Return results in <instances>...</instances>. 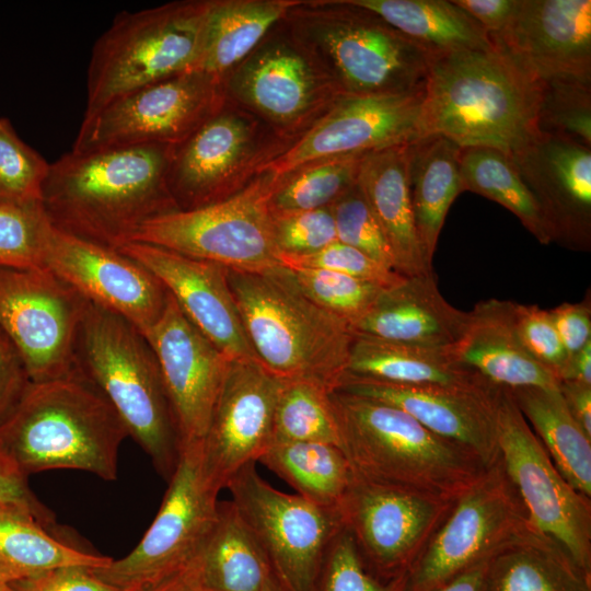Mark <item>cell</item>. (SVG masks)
<instances>
[{
  "label": "cell",
  "instance_id": "1",
  "mask_svg": "<svg viewBox=\"0 0 591 591\" xmlns=\"http://www.w3.org/2000/svg\"><path fill=\"white\" fill-rule=\"evenodd\" d=\"M173 146L65 153L49 163L42 206L50 224L117 250L147 221L178 210L167 187Z\"/></svg>",
  "mask_w": 591,
  "mask_h": 591
},
{
  "label": "cell",
  "instance_id": "2",
  "mask_svg": "<svg viewBox=\"0 0 591 591\" xmlns=\"http://www.w3.org/2000/svg\"><path fill=\"white\" fill-rule=\"evenodd\" d=\"M540 94V82L497 46L431 57L422 103L425 135L512 155L541 134Z\"/></svg>",
  "mask_w": 591,
  "mask_h": 591
},
{
  "label": "cell",
  "instance_id": "3",
  "mask_svg": "<svg viewBox=\"0 0 591 591\" xmlns=\"http://www.w3.org/2000/svg\"><path fill=\"white\" fill-rule=\"evenodd\" d=\"M127 437L108 399L76 368L60 379L31 382L0 426V448L26 476L67 468L115 480Z\"/></svg>",
  "mask_w": 591,
  "mask_h": 591
},
{
  "label": "cell",
  "instance_id": "4",
  "mask_svg": "<svg viewBox=\"0 0 591 591\" xmlns=\"http://www.w3.org/2000/svg\"><path fill=\"white\" fill-rule=\"evenodd\" d=\"M329 397L339 447L359 478L455 501L487 468L395 406L340 390Z\"/></svg>",
  "mask_w": 591,
  "mask_h": 591
},
{
  "label": "cell",
  "instance_id": "5",
  "mask_svg": "<svg viewBox=\"0 0 591 591\" xmlns=\"http://www.w3.org/2000/svg\"><path fill=\"white\" fill-rule=\"evenodd\" d=\"M228 280L250 344L263 366L282 379L335 390L346 373L355 332L308 298L292 271L228 269Z\"/></svg>",
  "mask_w": 591,
  "mask_h": 591
},
{
  "label": "cell",
  "instance_id": "6",
  "mask_svg": "<svg viewBox=\"0 0 591 591\" xmlns=\"http://www.w3.org/2000/svg\"><path fill=\"white\" fill-rule=\"evenodd\" d=\"M282 21L340 95L425 90L430 55L371 10L350 0H299Z\"/></svg>",
  "mask_w": 591,
  "mask_h": 591
},
{
  "label": "cell",
  "instance_id": "7",
  "mask_svg": "<svg viewBox=\"0 0 591 591\" xmlns=\"http://www.w3.org/2000/svg\"><path fill=\"white\" fill-rule=\"evenodd\" d=\"M74 367L105 395L129 437L169 482L182 445L160 367L146 337L126 318L86 301Z\"/></svg>",
  "mask_w": 591,
  "mask_h": 591
},
{
  "label": "cell",
  "instance_id": "8",
  "mask_svg": "<svg viewBox=\"0 0 591 591\" xmlns=\"http://www.w3.org/2000/svg\"><path fill=\"white\" fill-rule=\"evenodd\" d=\"M207 3L174 1L117 14L92 47L84 114L140 88L192 71Z\"/></svg>",
  "mask_w": 591,
  "mask_h": 591
},
{
  "label": "cell",
  "instance_id": "9",
  "mask_svg": "<svg viewBox=\"0 0 591 591\" xmlns=\"http://www.w3.org/2000/svg\"><path fill=\"white\" fill-rule=\"evenodd\" d=\"M274 185L273 176L263 172L231 197L147 221L130 242L153 244L234 271L276 269L283 265L273 228Z\"/></svg>",
  "mask_w": 591,
  "mask_h": 591
},
{
  "label": "cell",
  "instance_id": "10",
  "mask_svg": "<svg viewBox=\"0 0 591 591\" xmlns=\"http://www.w3.org/2000/svg\"><path fill=\"white\" fill-rule=\"evenodd\" d=\"M224 96L291 143L340 96L283 21L223 79Z\"/></svg>",
  "mask_w": 591,
  "mask_h": 591
},
{
  "label": "cell",
  "instance_id": "11",
  "mask_svg": "<svg viewBox=\"0 0 591 591\" xmlns=\"http://www.w3.org/2000/svg\"><path fill=\"white\" fill-rule=\"evenodd\" d=\"M290 143L225 99L221 107L173 146L166 182L178 210L231 197Z\"/></svg>",
  "mask_w": 591,
  "mask_h": 591
},
{
  "label": "cell",
  "instance_id": "12",
  "mask_svg": "<svg viewBox=\"0 0 591 591\" xmlns=\"http://www.w3.org/2000/svg\"><path fill=\"white\" fill-rule=\"evenodd\" d=\"M160 509L138 545L93 572L120 591L161 583L189 567L218 517L219 489L205 476L200 443L182 450Z\"/></svg>",
  "mask_w": 591,
  "mask_h": 591
},
{
  "label": "cell",
  "instance_id": "13",
  "mask_svg": "<svg viewBox=\"0 0 591 591\" xmlns=\"http://www.w3.org/2000/svg\"><path fill=\"white\" fill-rule=\"evenodd\" d=\"M495 408L499 459L530 524L591 573V498L563 477L508 387H498Z\"/></svg>",
  "mask_w": 591,
  "mask_h": 591
},
{
  "label": "cell",
  "instance_id": "14",
  "mask_svg": "<svg viewBox=\"0 0 591 591\" xmlns=\"http://www.w3.org/2000/svg\"><path fill=\"white\" fill-rule=\"evenodd\" d=\"M530 525L500 459L454 502L431 540L401 577L402 591H432L487 560Z\"/></svg>",
  "mask_w": 591,
  "mask_h": 591
},
{
  "label": "cell",
  "instance_id": "15",
  "mask_svg": "<svg viewBox=\"0 0 591 591\" xmlns=\"http://www.w3.org/2000/svg\"><path fill=\"white\" fill-rule=\"evenodd\" d=\"M227 488L281 588L315 591L325 553L344 526L338 508L274 488L254 462L243 466Z\"/></svg>",
  "mask_w": 591,
  "mask_h": 591
},
{
  "label": "cell",
  "instance_id": "16",
  "mask_svg": "<svg viewBox=\"0 0 591 591\" xmlns=\"http://www.w3.org/2000/svg\"><path fill=\"white\" fill-rule=\"evenodd\" d=\"M222 81L187 71L127 93L84 114L71 151L176 146L224 103Z\"/></svg>",
  "mask_w": 591,
  "mask_h": 591
},
{
  "label": "cell",
  "instance_id": "17",
  "mask_svg": "<svg viewBox=\"0 0 591 591\" xmlns=\"http://www.w3.org/2000/svg\"><path fill=\"white\" fill-rule=\"evenodd\" d=\"M86 300L45 267H0V328L20 352L31 382L74 370Z\"/></svg>",
  "mask_w": 591,
  "mask_h": 591
},
{
  "label": "cell",
  "instance_id": "18",
  "mask_svg": "<svg viewBox=\"0 0 591 591\" xmlns=\"http://www.w3.org/2000/svg\"><path fill=\"white\" fill-rule=\"evenodd\" d=\"M454 502L355 476L338 510L367 567L390 581L407 571Z\"/></svg>",
  "mask_w": 591,
  "mask_h": 591
},
{
  "label": "cell",
  "instance_id": "19",
  "mask_svg": "<svg viewBox=\"0 0 591 591\" xmlns=\"http://www.w3.org/2000/svg\"><path fill=\"white\" fill-rule=\"evenodd\" d=\"M425 90L392 95H340L305 132L273 158L260 173L275 181L324 159L364 155L425 136Z\"/></svg>",
  "mask_w": 591,
  "mask_h": 591
},
{
  "label": "cell",
  "instance_id": "20",
  "mask_svg": "<svg viewBox=\"0 0 591 591\" xmlns=\"http://www.w3.org/2000/svg\"><path fill=\"white\" fill-rule=\"evenodd\" d=\"M50 270L86 301L130 322L144 335L161 317L167 291L146 267L51 225L43 254Z\"/></svg>",
  "mask_w": 591,
  "mask_h": 591
},
{
  "label": "cell",
  "instance_id": "21",
  "mask_svg": "<svg viewBox=\"0 0 591 591\" xmlns=\"http://www.w3.org/2000/svg\"><path fill=\"white\" fill-rule=\"evenodd\" d=\"M286 379L257 360H232L200 443L201 467L219 490L273 443L276 404Z\"/></svg>",
  "mask_w": 591,
  "mask_h": 591
},
{
  "label": "cell",
  "instance_id": "22",
  "mask_svg": "<svg viewBox=\"0 0 591 591\" xmlns=\"http://www.w3.org/2000/svg\"><path fill=\"white\" fill-rule=\"evenodd\" d=\"M143 336L157 357L182 450L201 443L232 360L190 323L170 293L163 314Z\"/></svg>",
  "mask_w": 591,
  "mask_h": 591
},
{
  "label": "cell",
  "instance_id": "23",
  "mask_svg": "<svg viewBox=\"0 0 591 591\" xmlns=\"http://www.w3.org/2000/svg\"><path fill=\"white\" fill-rule=\"evenodd\" d=\"M489 36L537 82H591L590 0H519L506 27Z\"/></svg>",
  "mask_w": 591,
  "mask_h": 591
},
{
  "label": "cell",
  "instance_id": "24",
  "mask_svg": "<svg viewBox=\"0 0 591 591\" xmlns=\"http://www.w3.org/2000/svg\"><path fill=\"white\" fill-rule=\"evenodd\" d=\"M498 385H401L344 374L338 386L395 406L433 433L472 451L489 467L499 459L496 434Z\"/></svg>",
  "mask_w": 591,
  "mask_h": 591
},
{
  "label": "cell",
  "instance_id": "25",
  "mask_svg": "<svg viewBox=\"0 0 591 591\" xmlns=\"http://www.w3.org/2000/svg\"><path fill=\"white\" fill-rule=\"evenodd\" d=\"M117 250L153 274L190 323L228 358L259 361L245 333L225 267L141 242H128Z\"/></svg>",
  "mask_w": 591,
  "mask_h": 591
},
{
  "label": "cell",
  "instance_id": "26",
  "mask_svg": "<svg viewBox=\"0 0 591 591\" xmlns=\"http://www.w3.org/2000/svg\"><path fill=\"white\" fill-rule=\"evenodd\" d=\"M553 241L587 248L591 235V148L540 134L511 155Z\"/></svg>",
  "mask_w": 591,
  "mask_h": 591
},
{
  "label": "cell",
  "instance_id": "27",
  "mask_svg": "<svg viewBox=\"0 0 591 591\" xmlns=\"http://www.w3.org/2000/svg\"><path fill=\"white\" fill-rule=\"evenodd\" d=\"M466 322L467 312L442 297L430 270L384 289L352 329L390 341L449 347L459 341Z\"/></svg>",
  "mask_w": 591,
  "mask_h": 591
},
{
  "label": "cell",
  "instance_id": "28",
  "mask_svg": "<svg viewBox=\"0 0 591 591\" xmlns=\"http://www.w3.org/2000/svg\"><path fill=\"white\" fill-rule=\"evenodd\" d=\"M514 306L515 302L489 299L467 312L463 335L453 345L457 360L498 386L558 389L559 380L523 346Z\"/></svg>",
  "mask_w": 591,
  "mask_h": 591
},
{
  "label": "cell",
  "instance_id": "29",
  "mask_svg": "<svg viewBox=\"0 0 591 591\" xmlns=\"http://www.w3.org/2000/svg\"><path fill=\"white\" fill-rule=\"evenodd\" d=\"M407 147L393 146L361 158L357 183L368 200L396 263L409 277L431 270L417 235L407 175Z\"/></svg>",
  "mask_w": 591,
  "mask_h": 591
},
{
  "label": "cell",
  "instance_id": "30",
  "mask_svg": "<svg viewBox=\"0 0 591 591\" xmlns=\"http://www.w3.org/2000/svg\"><path fill=\"white\" fill-rule=\"evenodd\" d=\"M345 374L401 385L468 386L488 382L457 360L453 346H419L357 333Z\"/></svg>",
  "mask_w": 591,
  "mask_h": 591
},
{
  "label": "cell",
  "instance_id": "31",
  "mask_svg": "<svg viewBox=\"0 0 591 591\" xmlns=\"http://www.w3.org/2000/svg\"><path fill=\"white\" fill-rule=\"evenodd\" d=\"M479 591H591V573L530 524L488 558Z\"/></svg>",
  "mask_w": 591,
  "mask_h": 591
},
{
  "label": "cell",
  "instance_id": "32",
  "mask_svg": "<svg viewBox=\"0 0 591 591\" xmlns=\"http://www.w3.org/2000/svg\"><path fill=\"white\" fill-rule=\"evenodd\" d=\"M299 0H208L192 71L222 79L283 20Z\"/></svg>",
  "mask_w": 591,
  "mask_h": 591
},
{
  "label": "cell",
  "instance_id": "33",
  "mask_svg": "<svg viewBox=\"0 0 591 591\" xmlns=\"http://www.w3.org/2000/svg\"><path fill=\"white\" fill-rule=\"evenodd\" d=\"M461 147L448 137L425 135L407 147V175L417 235L431 266L440 231L454 199L464 192Z\"/></svg>",
  "mask_w": 591,
  "mask_h": 591
},
{
  "label": "cell",
  "instance_id": "34",
  "mask_svg": "<svg viewBox=\"0 0 591 591\" xmlns=\"http://www.w3.org/2000/svg\"><path fill=\"white\" fill-rule=\"evenodd\" d=\"M193 566L202 591H264L273 573L231 500L219 502L217 520Z\"/></svg>",
  "mask_w": 591,
  "mask_h": 591
},
{
  "label": "cell",
  "instance_id": "35",
  "mask_svg": "<svg viewBox=\"0 0 591 591\" xmlns=\"http://www.w3.org/2000/svg\"><path fill=\"white\" fill-rule=\"evenodd\" d=\"M373 11L430 57L495 48L489 34L453 1L350 0Z\"/></svg>",
  "mask_w": 591,
  "mask_h": 591
},
{
  "label": "cell",
  "instance_id": "36",
  "mask_svg": "<svg viewBox=\"0 0 591 591\" xmlns=\"http://www.w3.org/2000/svg\"><path fill=\"white\" fill-rule=\"evenodd\" d=\"M526 422L563 477L591 498V437L577 422L558 389H509Z\"/></svg>",
  "mask_w": 591,
  "mask_h": 591
},
{
  "label": "cell",
  "instance_id": "37",
  "mask_svg": "<svg viewBox=\"0 0 591 591\" xmlns=\"http://www.w3.org/2000/svg\"><path fill=\"white\" fill-rule=\"evenodd\" d=\"M113 558L76 548L53 536L26 508L0 503V580L12 583L66 566L100 568Z\"/></svg>",
  "mask_w": 591,
  "mask_h": 591
},
{
  "label": "cell",
  "instance_id": "38",
  "mask_svg": "<svg viewBox=\"0 0 591 591\" xmlns=\"http://www.w3.org/2000/svg\"><path fill=\"white\" fill-rule=\"evenodd\" d=\"M258 461L292 486L297 495L326 508H338L355 477L343 450L332 443H274Z\"/></svg>",
  "mask_w": 591,
  "mask_h": 591
},
{
  "label": "cell",
  "instance_id": "39",
  "mask_svg": "<svg viewBox=\"0 0 591 591\" xmlns=\"http://www.w3.org/2000/svg\"><path fill=\"white\" fill-rule=\"evenodd\" d=\"M460 172L464 190L485 196L510 210L540 243L552 242L541 207L510 154L491 147H463Z\"/></svg>",
  "mask_w": 591,
  "mask_h": 591
},
{
  "label": "cell",
  "instance_id": "40",
  "mask_svg": "<svg viewBox=\"0 0 591 591\" xmlns=\"http://www.w3.org/2000/svg\"><path fill=\"white\" fill-rule=\"evenodd\" d=\"M331 392L309 380L286 379L275 408L271 444L324 442L339 447Z\"/></svg>",
  "mask_w": 591,
  "mask_h": 591
},
{
  "label": "cell",
  "instance_id": "41",
  "mask_svg": "<svg viewBox=\"0 0 591 591\" xmlns=\"http://www.w3.org/2000/svg\"><path fill=\"white\" fill-rule=\"evenodd\" d=\"M363 155L337 157L305 164L275 181L273 212L331 207L358 179Z\"/></svg>",
  "mask_w": 591,
  "mask_h": 591
},
{
  "label": "cell",
  "instance_id": "42",
  "mask_svg": "<svg viewBox=\"0 0 591 591\" xmlns=\"http://www.w3.org/2000/svg\"><path fill=\"white\" fill-rule=\"evenodd\" d=\"M315 304L351 327L371 309L384 290L374 283L326 269L288 267Z\"/></svg>",
  "mask_w": 591,
  "mask_h": 591
},
{
  "label": "cell",
  "instance_id": "43",
  "mask_svg": "<svg viewBox=\"0 0 591 591\" xmlns=\"http://www.w3.org/2000/svg\"><path fill=\"white\" fill-rule=\"evenodd\" d=\"M540 85V132L591 148V82L556 80Z\"/></svg>",
  "mask_w": 591,
  "mask_h": 591
},
{
  "label": "cell",
  "instance_id": "44",
  "mask_svg": "<svg viewBox=\"0 0 591 591\" xmlns=\"http://www.w3.org/2000/svg\"><path fill=\"white\" fill-rule=\"evenodd\" d=\"M50 228L42 202H0V267H43Z\"/></svg>",
  "mask_w": 591,
  "mask_h": 591
},
{
  "label": "cell",
  "instance_id": "45",
  "mask_svg": "<svg viewBox=\"0 0 591 591\" xmlns=\"http://www.w3.org/2000/svg\"><path fill=\"white\" fill-rule=\"evenodd\" d=\"M49 163L0 118V202H40Z\"/></svg>",
  "mask_w": 591,
  "mask_h": 591
},
{
  "label": "cell",
  "instance_id": "46",
  "mask_svg": "<svg viewBox=\"0 0 591 591\" xmlns=\"http://www.w3.org/2000/svg\"><path fill=\"white\" fill-rule=\"evenodd\" d=\"M331 209L337 241L397 271L395 258L383 230L358 183L340 196Z\"/></svg>",
  "mask_w": 591,
  "mask_h": 591
},
{
  "label": "cell",
  "instance_id": "47",
  "mask_svg": "<svg viewBox=\"0 0 591 591\" xmlns=\"http://www.w3.org/2000/svg\"><path fill=\"white\" fill-rule=\"evenodd\" d=\"M315 591H402V587L401 577L385 581L370 571L343 526L325 553Z\"/></svg>",
  "mask_w": 591,
  "mask_h": 591
},
{
  "label": "cell",
  "instance_id": "48",
  "mask_svg": "<svg viewBox=\"0 0 591 591\" xmlns=\"http://www.w3.org/2000/svg\"><path fill=\"white\" fill-rule=\"evenodd\" d=\"M273 228L280 256L310 255L337 241L331 207L273 212Z\"/></svg>",
  "mask_w": 591,
  "mask_h": 591
},
{
  "label": "cell",
  "instance_id": "49",
  "mask_svg": "<svg viewBox=\"0 0 591 591\" xmlns=\"http://www.w3.org/2000/svg\"><path fill=\"white\" fill-rule=\"evenodd\" d=\"M286 267H308L336 271L387 289L406 276L380 264L364 253L335 241L321 251L304 256H280Z\"/></svg>",
  "mask_w": 591,
  "mask_h": 591
},
{
  "label": "cell",
  "instance_id": "50",
  "mask_svg": "<svg viewBox=\"0 0 591 591\" xmlns=\"http://www.w3.org/2000/svg\"><path fill=\"white\" fill-rule=\"evenodd\" d=\"M514 316L515 328L523 346L560 382L566 374L569 357L549 311L542 310L537 305L515 303Z\"/></svg>",
  "mask_w": 591,
  "mask_h": 591
},
{
  "label": "cell",
  "instance_id": "51",
  "mask_svg": "<svg viewBox=\"0 0 591 591\" xmlns=\"http://www.w3.org/2000/svg\"><path fill=\"white\" fill-rule=\"evenodd\" d=\"M11 587L13 591H120L84 566L50 569L12 582Z\"/></svg>",
  "mask_w": 591,
  "mask_h": 591
},
{
  "label": "cell",
  "instance_id": "52",
  "mask_svg": "<svg viewBox=\"0 0 591 591\" xmlns=\"http://www.w3.org/2000/svg\"><path fill=\"white\" fill-rule=\"evenodd\" d=\"M30 383L20 352L0 328V426L20 402Z\"/></svg>",
  "mask_w": 591,
  "mask_h": 591
},
{
  "label": "cell",
  "instance_id": "53",
  "mask_svg": "<svg viewBox=\"0 0 591 591\" xmlns=\"http://www.w3.org/2000/svg\"><path fill=\"white\" fill-rule=\"evenodd\" d=\"M0 503H13L28 509L44 525L54 524L53 513L31 490L27 476L0 448Z\"/></svg>",
  "mask_w": 591,
  "mask_h": 591
},
{
  "label": "cell",
  "instance_id": "54",
  "mask_svg": "<svg viewBox=\"0 0 591 591\" xmlns=\"http://www.w3.org/2000/svg\"><path fill=\"white\" fill-rule=\"evenodd\" d=\"M569 359L591 341L589 302L563 303L549 311Z\"/></svg>",
  "mask_w": 591,
  "mask_h": 591
},
{
  "label": "cell",
  "instance_id": "55",
  "mask_svg": "<svg viewBox=\"0 0 591 591\" xmlns=\"http://www.w3.org/2000/svg\"><path fill=\"white\" fill-rule=\"evenodd\" d=\"M519 0H453L489 34L500 33L511 19Z\"/></svg>",
  "mask_w": 591,
  "mask_h": 591
},
{
  "label": "cell",
  "instance_id": "56",
  "mask_svg": "<svg viewBox=\"0 0 591 591\" xmlns=\"http://www.w3.org/2000/svg\"><path fill=\"white\" fill-rule=\"evenodd\" d=\"M559 391L573 418L591 437V385L564 380L559 382Z\"/></svg>",
  "mask_w": 591,
  "mask_h": 591
},
{
  "label": "cell",
  "instance_id": "57",
  "mask_svg": "<svg viewBox=\"0 0 591 591\" xmlns=\"http://www.w3.org/2000/svg\"><path fill=\"white\" fill-rule=\"evenodd\" d=\"M487 560L473 566L432 591H479Z\"/></svg>",
  "mask_w": 591,
  "mask_h": 591
},
{
  "label": "cell",
  "instance_id": "58",
  "mask_svg": "<svg viewBox=\"0 0 591 591\" xmlns=\"http://www.w3.org/2000/svg\"><path fill=\"white\" fill-rule=\"evenodd\" d=\"M138 591H202L193 564L179 573Z\"/></svg>",
  "mask_w": 591,
  "mask_h": 591
},
{
  "label": "cell",
  "instance_id": "59",
  "mask_svg": "<svg viewBox=\"0 0 591 591\" xmlns=\"http://www.w3.org/2000/svg\"><path fill=\"white\" fill-rule=\"evenodd\" d=\"M564 380L591 385V341L569 359Z\"/></svg>",
  "mask_w": 591,
  "mask_h": 591
},
{
  "label": "cell",
  "instance_id": "60",
  "mask_svg": "<svg viewBox=\"0 0 591 591\" xmlns=\"http://www.w3.org/2000/svg\"><path fill=\"white\" fill-rule=\"evenodd\" d=\"M264 591H285L276 580L274 573L269 577Z\"/></svg>",
  "mask_w": 591,
  "mask_h": 591
},
{
  "label": "cell",
  "instance_id": "61",
  "mask_svg": "<svg viewBox=\"0 0 591 591\" xmlns=\"http://www.w3.org/2000/svg\"><path fill=\"white\" fill-rule=\"evenodd\" d=\"M0 591H13L11 583H7L0 580Z\"/></svg>",
  "mask_w": 591,
  "mask_h": 591
}]
</instances>
